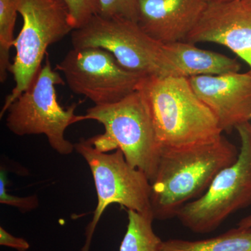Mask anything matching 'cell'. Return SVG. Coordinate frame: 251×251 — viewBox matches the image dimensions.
I'll return each mask as SVG.
<instances>
[{
    "mask_svg": "<svg viewBox=\"0 0 251 251\" xmlns=\"http://www.w3.org/2000/svg\"><path fill=\"white\" fill-rule=\"evenodd\" d=\"M239 153L223 135L202 143L161 148L151 183L153 219L175 217L184 204L206 192L218 173L237 161Z\"/></svg>",
    "mask_w": 251,
    "mask_h": 251,
    "instance_id": "obj_1",
    "label": "cell"
},
{
    "mask_svg": "<svg viewBox=\"0 0 251 251\" xmlns=\"http://www.w3.org/2000/svg\"><path fill=\"white\" fill-rule=\"evenodd\" d=\"M137 90L148 107L161 149L202 143L222 135L215 115L187 77H144Z\"/></svg>",
    "mask_w": 251,
    "mask_h": 251,
    "instance_id": "obj_2",
    "label": "cell"
},
{
    "mask_svg": "<svg viewBox=\"0 0 251 251\" xmlns=\"http://www.w3.org/2000/svg\"><path fill=\"white\" fill-rule=\"evenodd\" d=\"M94 120L103 126L105 132L90 140L99 151L107 153L120 150L126 160L143 172L150 183L156 176L161 146L148 107L138 90L117 103L94 105L79 122Z\"/></svg>",
    "mask_w": 251,
    "mask_h": 251,
    "instance_id": "obj_3",
    "label": "cell"
},
{
    "mask_svg": "<svg viewBox=\"0 0 251 251\" xmlns=\"http://www.w3.org/2000/svg\"><path fill=\"white\" fill-rule=\"evenodd\" d=\"M23 18V27L15 39L16 54L9 73L15 86L5 99L0 116L27 90L40 71L48 48L74 30L63 0H14Z\"/></svg>",
    "mask_w": 251,
    "mask_h": 251,
    "instance_id": "obj_4",
    "label": "cell"
},
{
    "mask_svg": "<svg viewBox=\"0 0 251 251\" xmlns=\"http://www.w3.org/2000/svg\"><path fill=\"white\" fill-rule=\"evenodd\" d=\"M51 67L49 56L45 64L27 90L10 105L6 112L8 129L16 135H46L51 148L62 155L75 150L74 144L65 138L69 126L79 122L75 114L80 102L67 109L57 101L55 86L64 85L62 75Z\"/></svg>",
    "mask_w": 251,
    "mask_h": 251,
    "instance_id": "obj_5",
    "label": "cell"
},
{
    "mask_svg": "<svg viewBox=\"0 0 251 251\" xmlns=\"http://www.w3.org/2000/svg\"><path fill=\"white\" fill-rule=\"evenodd\" d=\"M73 49L100 48L127 69L143 76L176 75L163 44L149 36L134 21L96 15L72 32Z\"/></svg>",
    "mask_w": 251,
    "mask_h": 251,
    "instance_id": "obj_6",
    "label": "cell"
},
{
    "mask_svg": "<svg viewBox=\"0 0 251 251\" xmlns=\"http://www.w3.org/2000/svg\"><path fill=\"white\" fill-rule=\"evenodd\" d=\"M74 148L90 167L98 203L92 221L85 229V242L80 251H90L94 232L104 211L112 204H119L143 214H152L151 185L143 172L130 166L121 150L101 152L90 139L80 140ZM153 215V214H152Z\"/></svg>",
    "mask_w": 251,
    "mask_h": 251,
    "instance_id": "obj_7",
    "label": "cell"
},
{
    "mask_svg": "<svg viewBox=\"0 0 251 251\" xmlns=\"http://www.w3.org/2000/svg\"><path fill=\"white\" fill-rule=\"evenodd\" d=\"M236 129L241 139L237 161L220 171L202 196L176 214L181 224L196 233L213 232L231 214L251 204V125Z\"/></svg>",
    "mask_w": 251,
    "mask_h": 251,
    "instance_id": "obj_8",
    "label": "cell"
},
{
    "mask_svg": "<svg viewBox=\"0 0 251 251\" xmlns=\"http://www.w3.org/2000/svg\"><path fill=\"white\" fill-rule=\"evenodd\" d=\"M68 87L94 105L117 103L137 90L143 75L125 69L113 54L100 48L70 50L56 65Z\"/></svg>",
    "mask_w": 251,
    "mask_h": 251,
    "instance_id": "obj_9",
    "label": "cell"
},
{
    "mask_svg": "<svg viewBox=\"0 0 251 251\" xmlns=\"http://www.w3.org/2000/svg\"><path fill=\"white\" fill-rule=\"evenodd\" d=\"M185 41L224 46L245 61L251 73V5L242 0L209 1Z\"/></svg>",
    "mask_w": 251,
    "mask_h": 251,
    "instance_id": "obj_10",
    "label": "cell"
},
{
    "mask_svg": "<svg viewBox=\"0 0 251 251\" xmlns=\"http://www.w3.org/2000/svg\"><path fill=\"white\" fill-rule=\"evenodd\" d=\"M198 97L217 119L223 132L251 120V73L188 77Z\"/></svg>",
    "mask_w": 251,
    "mask_h": 251,
    "instance_id": "obj_11",
    "label": "cell"
},
{
    "mask_svg": "<svg viewBox=\"0 0 251 251\" xmlns=\"http://www.w3.org/2000/svg\"><path fill=\"white\" fill-rule=\"evenodd\" d=\"M209 0H139L138 24L162 44L185 41Z\"/></svg>",
    "mask_w": 251,
    "mask_h": 251,
    "instance_id": "obj_12",
    "label": "cell"
},
{
    "mask_svg": "<svg viewBox=\"0 0 251 251\" xmlns=\"http://www.w3.org/2000/svg\"><path fill=\"white\" fill-rule=\"evenodd\" d=\"M165 54L178 76L218 75L237 73L241 64L237 59L223 54L198 49L192 43L177 41L163 44Z\"/></svg>",
    "mask_w": 251,
    "mask_h": 251,
    "instance_id": "obj_13",
    "label": "cell"
},
{
    "mask_svg": "<svg viewBox=\"0 0 251 251\" xmlns=\"http://www.w3.org/2000/svg\"><path fill=\"white\" fill-rule=\"evenodd\" d=\"M161 251H251V227L238 226L203 240L169 239L162 242Z\"/></svg>",
    "mask_w": 251,
    "mask_h": 251,
    "instance_id": "obj_14",
    "label": "cell"
},
{
    "mask_svg": "<svg viewBox=\"0 0 251 251\" xmlns=\"http://www.w3.org/2000/svg\"><path fill=\"white\" fill-rule=\"evenodd\" d=\"M128 219L120 251H161L163 241L153 231L152 214L128 210Z\"/></svg>",
    "mask_w": 251,
    "mask_h": 251,
    "instance_id": "obj_15",
    "label": "cell"
},
{
    "mask_svg": "<svg viewBox=\"0 0 251 251\" xmlns=\"http://www.w3.org/2000/svg\"><path fill=\"white\" fill-rule=\"evenodd\" d=\"M18 11L14 0H0V81L7 78L11 64L10 50L14 46V32Z\"/></svg>",
    "mask_w": 251,
    "mask_h": 251,
    "instance_id": "obj_16",
    "label": "cell"
},
{
    "mask_svg": "<svg viewBox=\"0 0 251 251\" xmlns=\"http://www.w3.org/2000/svg\"><path fill=\"white\" fill-rule=\"evenodd\" d=\"M99 16L122 18L138 23L139 0H99Z\"/></svg>",
    "mask_w": 251,
    "mask_h": 251,
    "instance_id": "obj_17",
    "label": "cell"
},
{
    "mask_svg": "<svg viewBox=\"0 0 251 251\" xmlns=\"http://www.w3.org/2000/svg\"><path fill=\"white\" fill-rule=\"evenodd\" d=\"M67 4L74 29L85 25L98 14L99 0H63Z\"/></svg>",
    "mask_w": 251,
    "mask_h": 251,
    "instance_id": "obj_18",
    "label": "cell"
},
{
    "mask_svg": "<svg viewBox=\"0 0 251 251\" xmlns=\"http://www.w3.org/2000/svg\"><path fill=\"white\" fill-rule=\"evenodd\" d=\"M8 184L7 176L4 169L1 168L0 171V203L17 208L21 212H28L34 210L39 206V201L37 196L18 197L13 196L7 192L6 184Z\"/></svg>",
    "mask_w": 251,
    "mask_h": 251,
    "instance_id": "obj_19",
    "label": "cell"
},
{
    "mask_svg": "<svg viewBox=\"0 0 251 251\" xmlns=\"http://www.w3.org/2000/svg\"><path fill=\"white\" fill-rule=\"evenodd\" d=\"M0 245L12 248L18 251H27L30 247L25 239L15 237L2 227H0Z\"/></svg>",
    "mask_w": 251,
    "mask_h": 251,
    "instance_id": "obj_20",
    "label": "cell"
},
{
    "mask_svg": "<svg viewBox=\"0 0 251 251\" xmlns=\"http://www.w3.org/2000/svg\"><path fill=\"white\" fill-rule=\"evenodd\" d=\"M237 226L239 227H251V215L241 220Z\"/></svg>",
    "mask_w": 251,
    "mask_h": 251,
    "instance_id": "obj_21",
    "label": "cell"
},
{
    "mask_svg": "<svg viewBox=\"0 0 251 251\" xmlns=\"http://www.w3.org/2000/svg\"><path fill=\"white\" fill-rule=\"evenodd\" d=\"M242 1H245L247 4L251 5V0H242Z\"/></svg>",
    "mask_w": 251,
    "mask_h": 251,
    "instance_id": "obj_22",
    "label": "cell"
},
{
    "mask_svg": "<svg viewBox=\"0 0 251 251\" xmlns=\"http://www.w3.org/2000/svg\"><path fill=\"white\" fill-rule=\"evenodd\" d=\"M209 1H216V0H209Z\"/></svg>",
    "mask_w": 251,
    "mask_h": 251,
    "instance_id": "obj_23",
    "label": "cell"
},
{
    "mask_svg": "<svg viewBox=\"0 0 251 251\" xmlns=\"http://www.w3.org/2000/svg\"></svg>",
    "mask_w": 251,
    "mask_h": 251,
    "instance_id": "obj_24",
    "label": "cell"
}]
</instances>
